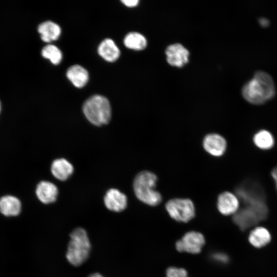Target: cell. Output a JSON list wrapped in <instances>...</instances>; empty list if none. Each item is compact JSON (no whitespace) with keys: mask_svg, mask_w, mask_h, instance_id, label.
Masks as SVG:
<instances>
[{"mask_svg":"<svg viewBox=\"0 0 277 277\" xmlns=\"http://www.w3.org/2000/svg\"><path fill=\"white\" fill-rule=\"evenodd\" d=\"M212 259L214 261L222 264L227 263L229 260L228 255L222 252L214 253L212 255Z\"/></svg>","mask_w":277,"mask_h":277,"instance_id":"cell-24","label":"cell"},{"mask_svg":"<svg viewBox=\"0 0 277 277\" xmlns=\"http://www.w3.org/2000/svg\"><path fill=\"white\" fill-rule=\"evenodd\" d=\"M43 57L48 58L54 65L58 64L62 58V54L60 50L55 46L48 45L42 50Z\"/></svg>","mask_w":277,"mask_h":277,"instance_id":"cell-22","label":"cell"},{"mask_svg":"<svg viewBox=\"0 0 277 277\" xmlns=\"http://www.w3.org/2000/svg\"><path fill=\"white\" fill-rule=\"evenodd\" d=\"M1 108H2V105H1V102L0 101V112H1Z\"/></svg>","mask_w":277,"mask_h":277,"instance_id":"cell-29","label":"cell"},{"mask_svg":"<svg viewBox=\"0 0 277 277\" xmlns=\"http://www.w3.org/2000/svg\"><path fill=\"white\" fill-rule=\"evenodd\" d=\"M259 22L260 25L263 27H267L269 24V21L265 17H261L259 19Z\"/></svg>","mask_w":277,"mask_h":277,"instance_id":"cell-26","label":"cell"},{"mask_svg":"<svg viewBox=\"0 0 277 277\" xmlns=\"http://www.w3.org/2000/svg\"><path fill=\"white\" fill-rule=\"evenodd\" d=\"M70 236L66 258L72 265L78 266L89 256L91 250L90 241L86 230L80 227L75 229Z\"/></svg>","mask_w":277,"mask_h":277,"instance_id":"cell-3","label":"cell"},{"mask_svg":"<svg viewBox=\"0 0 277 277\" xmlns=\"http://www.w3.org/2000/svg\"><path fill=\"white\" fill-rule=\"evenodd\" d=\"M165 207L170 216L177 222L187 223L195 216L194 205L189 199H171L166 203Z\"/></svg>","mask_w":277,"mask_h":277,"instance_id":"cell-6","label":"cell"},{"mask_svg":"<svg viewBox=\"0 0 277 277\" xmlns=\"http://www.w3.org/2000/svg\"><path fill=\"white\" fill-rule=\"evenodd\" d=\"M57 194L56 186L50 182L42 181L36 187V196L43 203L47 204L55 202Z\"/></svg>","mask_w":277,"mask_h":277,"instance_id":"cell-13","label":"cell"},{"mask_svg":"<svg viewBox=\"0 0 277 277\" xmlns=\"http://www.w3.org/2000/svg\"><path fill=\"white\" fill-rule=\"evenodd\" d=\"M124 45L128 48L141 50L145 48L147 45V41L145 37L137 32H130L125 37Z\"/></svg>","mask_w":277,"mask_h":277,"instance_id":"cell-21","label":"cell"},{"mask_svg":"<svg viewBox=\"0 0 277 277\" xmlns=\"http://www.w3.org/2000/svg\"><path fill=\"white\" fill-rule=\"evenodd\" d=\"M104 203L107 208L114 212H121L125 209L127 205V199L125 194L116 189H110L104 197Z\"/></svg>","mask_w":277,"mask_h":277,"instance_id":"cell-12","label":"cell"},{"mask_svg":"<svg viewBox=\"0 0 277 277\" xmlns=\"http://www.w3.org/2000/svg\"><path fill=\"white\" fill-rule=\"evenodd\" d=\"M203 146L205 151L214 156H221L226 151L227 142L225 138L217 133L207 134L203 139Z\"/></svg>","mask_w":277,"mask_h":277,"instance_id":"cell-9","label":"cell"},{"mask_svg":"<svg viewBox=\"0 0 277 277\" xmlns=\"http://www.w3.org/2000/svg\"><path fill=\"white\" fill-rule=\"evenodd\" d=\"M166 55L170 65L181 67L188 63L189 52L182 45L174 44L167 48Z\"/></svg>","mask_w":277,"mask_h":277,"instance_id":"cell-11","label":"cell"},{"mask_svg":"<svg viewBox=\"0 0 277 277\" xmlns=\"http://www.w3.org/2000/svg\"><path fill=\"white\" fill-rule=\"evenodd\" d=\"M244 98L253 105H262L272 99L275 94L273 80L268 73L256 71L242 89Z\"/></svg>","mask_w":277,"mask_h":277,"instance_id":"cell-1","label":"cell"},{"mask_svg":"<svg viewBox=\"0 0 277 277\" xmlns=\"http://www.w3.org/2000/svg\"><path fill=\"white\" fill-rule=\"evenodd\" d=\"M271 176L274 180L276 189L277 190V166L274 168L271 171Z\"/></svg>","mask_w":277,"mask_h":277,"instance_id":"cell-27","label":"cell"},{"mask_svg":"<svg viewBox=\"0 0 277 277\" xmlns=\"http://www.w3.org/2000/svg\"><path fill=\"white\" fill-rule=\"evenodd\" d=\"M248 240L253 246L261 248L270 242L271 235L268 230L265 228L257 227L250 232Z\"/></svg>","mask_w":277,"mask_h":277,"instance_id":"cell-19","label":"cell"},{"mask_svg":"<svg viewBox=\"0 0 277 277\" xmlns=\"http://www.w3.org/2000/svg\"><path fill=\"white\" fill-rule=\"evenodd\" d=\"M122 2L128 7H133L137 5L138 0H123Z\"/></svg>","mask_w":277,"mask_h":277,"instance_id":"cell-25","label":"cell"},{"mask_svg":"<svg viewBox=\"0 0 277 277\" xmlns=\"http://www.w3.org/2000/svg\"><path fill=\"white\" fill-rule=\"evenodd\" d=\"M83 111L87 119L95 126L107 124L111 118L109 102L100 95H93L87 100L84 104Z\"/></svg>","mask_w":277,"mask_h":277,"instance_id":"cell-4","label":"cell"},{"mask_svg":"<svg viewBox=\"0 0 277 277\" xmlns=\"http://www.w3.org/2000/svg\"><path fill=\"white\" fill-rule=\"evenodd\" d=\"M88 277H103V276L98 273H94L90 274Z\"/></svg>","mask_w":277,"mask_h":277,"instance_id":"cell-28","label":"cell"},{"mask_svg":"<svg viewBox=\"0 0 277 277\" xmlns=\"http://www.w3.org/2000/svg\"><path fill=\"white\" fill-rule=\"evenodd\" d=\"M157 176L149 171L138 173L133 181V190L136 197L146 205H158L162 201L161 193L155 189Z\"/></svg>","mask_w":277,"mask_h":277,"instance_id":"cell-2","label":"cell"},{"mask_svg":"<svg viewBox=\"0 0 277 277\" xmlns=\"http://www.w3.org/2000/svg\"><path fill=\"white\" fill-rule=\"evenodd\" d=\"M205 243V238L202 233L191 231L185 233L176 242L175 247L179 252L197 254L201 251Z\"/></svg>","mask_w":277,"mask_h":277,"instance_id":"cell-8","label":"cell"},{"mask_svg":"<svg viewBox=\"0 0 277 277\" xmlns=\"http://www.w3.org/2000/svg\"><path fill=\"white\" fill-rule=\"evenodd\" d=\"M68 78L77 88L84 87L88 82L89 74L88 71L80 65L70 67L66 73Z\"/></svg>","mask_w":277,"mask_h":277,"instance_id":"cell-16","label":"cell"},{"mask_svg":"<svg viewBox=\"0 0 277 277\" xmlns=\"http://www.w3.org/2000/svg\"><path fill=\"white\" fill-rule=\"evenodd\" d=\"M253 141L255 146L262 150L271 149L274 144L272 134L266 130H261L256 132L253 137Z\"/></svg>","mask_w":277,"mask_h":277,"instance_id":"cell-20","label":"cell"},{"mask_svg":"<svg viewBox=\"0 0 277 277\" xmlns=\"http://www.w3.org/2000/svg\"><path fill=\"white\" fill-rule=\"evenodd\" d=\"M51 170L55 178L61 181H65L73 173V167L66 160L60 159L53 162Z\"/></svg>","mask_w":277,"mask_h":277,"instance_id":"cell-15","label":"cell"},{"mask_svg":"<svg viewBox=\"0 0 277 277\" xmlns=\"http://www.w3.org/2000/svg\"><path fill=\"white\" fill-rule=\"evenodd\" d=\"M37 29L42 39L45 42L56 40L61 33L60 27L51 21L42 23L38 26Z\"/></svg>","mask_w":277,"mask_h":277,"instance_id":"cell-17","label":"cell"},{"mask_svg":"<svg viewBox=\"0 0 277 277\" xmlns=\"http://www.w3.org/2000/svg\"><path fill=\"white\" fill-rule=\"evenodd\" d=\"M240 200L236 194L229 191L221 193L217 200V208L224 215L234 214L239 209Z\"/></svg>","mask_w":277,"mask_h":277,"instance_id":"cell-10","label":"cell"},{"mask_svg":"<svg viewBox=\"0 0 277 277\" xmlns=\"http://www.w3.org/2000/svg\"><path fill=\"white\" fill-rule=\"evenodd\" d=\"M236 195L243 205L266 203L265 192L257 182L247 180L239 185L235 189Z\"/></svg>","mask_w":277,"mask_h":277,"instance_id":"cell-7","label":"cell"},{"mask_svg":"<svg viewBox=\"0 0 277 277\" xmlns=\"http://www.w3.org/2000/svg\"><path fill=\"white\" fill-rule=\"evenodd\" d=\"M22 209L20 200L16 197L8 195L0 198V212L6 216L18 215Z\"/></svg>","mask_w":277,"mask_h":277,"instance_id":"cell-14","label":"cell"},{"mask_svg":"<svg viewBox=\"0 0 277 277\" xmlns=\"http://www.w3.org/2000/svg\"><path fill=\"white\" fill-rule=\"evenodd\" d=\"M166 277H188L187 271L182 268L169 267L166 270Z\"/></svg>","mask_w":277,"mask_h":277,"instance_id":"cell-23","label":"cell"},{"mask_svg":"<svg viewBox=\"0 0 277 277\" xmlns=\"http://www.w3.org/2000/svg\"><path fill=\"white\" fill-rule=\"evenodd\" d=\"M100 55L108 62H114L119 57L120 51L114 42L107 38L101 42L98 47Z\"/></svg>","mask_w":277,"mask_h":277,"instance_id":"cell-18","label":"cell"},{"mask_svg":"<svg viewBox=\"0 0 277 277\" xmlns=\"http://www.w3.org/2000/svg\"><path fill=\"white\" fill-rule=\"evenodd\" d=\"M266 203L244 205L233 215V221L242 230L254 226L268 216Z\"/></svg>","mask_w":277,"mask_h":277,"instance_id":"cell-5","label":"cell"}]
</instances>
